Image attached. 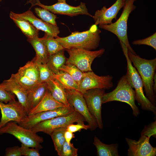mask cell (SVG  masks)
<instances>
[{
  "label": "cell",
  "mask_w": 156,
  "mask_h": 156,
  "mask_svg": "<svg viewBox=\"0 0 156 156\" xmlns=\"http://www.w3.org/2000/svg\"><path fill=\"white\" fill-rule=\"evenodd\" d=\"M135 0H126L123 11L119 18L115 22L106 25H100L99 27L115 35L120 41L126 47L128 51L137 54L130 45L127 36V21L130 14L136 7L133 4Z\"/></svg>",
  "instance_id": "cell-5"
},
{
  "label": "cell",
  "mask_w": 156,
  "mask_h": 156,
  "mask_svg": "<svg viewBox=\"0 0 156 156\" xmlns=\"http://www.w3.org/2000/svg\"><path fill=\"white\" fill-rule=\"evenodd\" d=\"M132 44L134 45H146L150 46L156 50V33L146 38L133 41Z\"/></svg>",
  "instance_id": "cell-34"
},
{
  "label": "cell",
  "mask_w": 156,
  "mask_h": 156,
  "mask_svg": "<svg viewBox=\"0 0 156 156\" xmlns=\"http://www.w3.org/2000/svg\"><path fill=\"white\" fill-rule=\"evenodd\" d=\"M93 144L97 150L98 156H118V144L114 143L107 144L102 142L96 136H95Z\"/></svg>",
  "instance_id": "cell-25"
},
{
  "label": "cell",
  "mask_w": 156,
  "mask_h": 156,
  "mask_svg": "<svg viewBox=\"0 0 156 156\" xmlns=\"http://www.w3.org/2000/svg\"><path fill=\"white\" fill-rule=\"evenodd\" d=\"M75 0V1H76V0Z\"/></svg>",
  "instance_id": "cell-45"
},
{
  "label": "cell",
  "mask_w": 156,
  "mask_h": 156,
  "mask_svg": "<svg viewBox=\"0 0 156 156\" xmlns=\"http://www.w3.org/2000/svg\"><path fill=\"white\" fill-rule=\"evenodd\" d=\"M133 88L125 74L120 78L114 90L104 94L102 104L112 101L125 103L131 107L133 116L137 117L140 112L135 104V93Z\"/></svg>",
  "instance_id": "cell-4"
},
{
  "label": "cell",
  "mask_w": 156,
  "mask_h": 156,
  "mask_svg": "<svg viewBox=\"0 0 156 156\" xmlns=\"http://www.w3.org/2000/svg\"><path fill=\"white\" fill-rule=\"evenodd\" d=\"M125 1L126 0H124Z\"/></svg>",
  "instance_id": "cell-44"
},
{
  "label": "cell",
  "mask_w": 156,
  "mask_h": 156,
  "mask_svg": "<svg viewBox=\"0 0 156 156\" xmlns=\"http://www.w3.org/2000/svg\"><path fill=\"white\" fill-rule=\"evenodd\" d=\"M64 136L65 141L68 144H70L72 139L75 137L73 133L66 130L65 132Z\"/></svg>",
  "instance_id": "cell-40"
},
{
  "label": "cell",
  "mask_w": 156,
  "mask_h": 156,
  "mask_svg": "<svg viewBox=\"0 0 156 156\" xmlns=\"http://www.w3.org/2000/svg\"><path fill=\"white\" fill-rule=\"evenodd\" d=\"M17 73L30 81L37 84L39 83V69L34 59L20 67Z\"/></svg>",
  "instance_id": "cell-24"
},
{
  "label": "cell",
  "mask_w": 156,
  "mask_h": 156,
  "mask_svg": "<svg viewBox=\"0 0 156 156\" xmlns=\"http://www.w3.org/2000/svg\"><path fill=\"white\" fill-rule=\"evenodd\" d=\"M0 86L15 95L27 115L29 112L27 104V90L11 77L0 83Z\"/></svg>",
  "instance_id": "cell-18"
},
{
  "label": "cell",
  "mask_w": 156,
  "mask_h": 156,
  "mask_svg": "<svg viewBox=\"0 0 156 156\" xmlns=\"http://www.w3.org/2000/svg\"><path fill=\"white\" fill-rule=\"evenodd\" d=\"M46 83L47 89L55 100L67 108L71 107L68 101L65 89L57 80L53 77L49 79Z\"/></svg>",
  "instance_id": "cell-20"
},
{
  "label": "cell",
  "mask_w": 156,
  "mask_h": 156,
  "mask_svg": "<svg viewBox=\"0 0 156 156\" xmlns=\"http://www.w3.org/2000/svg\"><path fill=\"white\" fill-rule=\"evenodd\" d=\"M60 70L66 72L69 74L79 86L83 77V73L77 67L71 64H64L60 68Z\"/></svg>",
  "instance_id": "cell-30"
},
{
  "label": "cell",
  "mask_w": 156,
  "mask_h": 156,
  "mask_svg": "<svg viewBox=\"0 0 156 156\" xmlns=\"http://www.w3.org/2000/svg\"><path fill=\"white\" fill-rule=\"evenodd\" d=\"M66 127L58 128L53 131L50 135L53 142L55 149L60 156L63 145L65 141L64 134Z\"/></svg>",
  "instance_id": "cell-28"
},
{
  "label": "cell",
  "mask_w": 156,
  "mask_h": 156,
  "mask_svg": "<svg viewBox=\"0 0 156 156\" xmlns=\"http://www.w3.org/2000/svg\"><path fill=\"white\" fill-rule=\"evenodd\" d=\"M65 49L69 54L66 64L74 65L83 73L92 71L91 65L93 61L101 56L105 51L103 48L94 51L78 49Z\"/></svg>",
  "instance_id": "cell-7"
},
{
  "label": "cell",
  "mask_w": 156,
  "mask_h": 156,
  "mask_svg": "<svg viewBox=\"0 0 156 156\" xmlns=\"http://www.w3.org/2000/svg\"><path fill=\"white\" fill-rule=\"evenodd\" d=\"M53 77L57 80L65 89L79 91V86L72 77L67 73L60 70L54 74Z\"/></svg>",
  "instance_id": "cell-26"
},
{
  "label": "cell",
  "mask_w": 156,
  "mask_h": 156,
  "mask_svg": "<svg viewBox=\"0 0 156 156\" xmlns=\"http://www.w3.org/2000/svg\"><path fill=\"white\" fill-rule=\"evenodd\" d=\"M120 43L127 62V70L126 75L132 87L135 89V100L141 105L142 109L151 112L155 115V105L152 103L144 95L142 79L138 71L133 66L129 58L128 49L121 41H120Z\"/></svg>",
  "instance_id": "cell-3"
},
{
  "label": "cell",
  "mask_w": 156,
  "mask_h": 156,
  "mask_svg": "<svg viewBox=\"0 0 156 156\" xmlns=\"http://www.w3.org/2000/svg\"><path fill=\"white\" fill-rule=\"evenodd\" d=\"M10 16L27 38V39L38 36L39 30L36 29L29 21L21 18L17 14L12 11L10 13Z\"/></svg>",
  "instance_id": "cell-23"
},
{
  "label": "cell",
  "mask_w": 156,
  "mask_h": 156,
  "mask_svg": "<svg viewBox=\"0 0 156 156\" xmlns=\"http://www.w3.org/2000/svg\"><path fill=\"white\" fill-rule=\"evenodd\" d=\"M64 50L49 56L47 64L54 74L60 71V68L66 64L67 59L64 55Z\"/></svg>",
  "instance_id": "cell-27"
},
{
  "label": "cell",
  "mask_w": 156,
  "mask_h": 156,
  "mask_svg": "<svg viewBox=\"0 0 156 156\" xmlns=\"http://www.w3.org/2000/svg\"><path fill=\"white\" fill-rule=\"evenodd\" d=\"M156 121L155 120L148 125H145L142 131L141 135H144L150 138L151 136L156 137Z\"/></svg>",
  "instance_id": "cell-35"
},
{
  "label": "cell",
  "mask_w": 156,
  "mask_h": 156,
  "mask_svg": "<svg viewBox=\"0 0 156 156\" xmlns=\"http://www.w3.org/2000/svg\"><path fill=\"white\" fill-rule=\"evenodd\" d=\"M59 2H66V0H57Z\"/></svg>",
  "instance_id": "cell-42"
},
{
  "label": "cell",
  "mask_w": 156,
  "mask_h": 156,
  "mask_svg": "<svg viewBox=\"0 0 156 156\" xmlns=\"http://www.w3.org/2000/svg\"><path fill=\"white\" fill-rule=\"evenodd\" d=\"M2 0H0V2H1L2 1Z\"/></svg>",
  "instance_id": "cell-43"
},
{
  "label": "cell",
  "mask_w": 156,
  "mask_h": 156,
  "mask_svg": "<svg viewBox=\"0 0 156 156\" xmlns=\"http://www.w3.org/2000/svg\"><path fill=\"white\" fill-rule=\"evenodd\" d=\"M27 3L31 4V7L38 5L54 14H63L70 16L79 14L86 15L92 17L88 12L85 3L81 2L77 6H73L66 2H59L51 5L42 4L39 0H29Z\"/></svg>",
  "instance_id": "cell-10"
},
{
  "label": "cell",
  "mask_w": 156,
  "mask_h": 156,
  "mask_svg": "<svg viewBox=\"0 0 156 156\" xmlns=\"http://www.w3.org/2000/svg\"><path fill=\"white\" fill-rule=\"evenodd\" d=\"M41 38L47 47L49 55L65 49L64 47L57 41L55 38L48 36L45 34L44 37Z\"/></svg>",
  "instance_id": "cell-29"
},
{
  "label": "cell",
  "mask_w": 156,
  "mask_h": 156,
  "mask_svg": "<svg viewBox=\"0 0 156 156\" xmlns=\"http://www.w3.org/2000/svg\"><path fill=\"white\" fill-rule=\"evenodd\" d=\"M15 101L14 94L6 91L0 86V101L7 103Z\"/></svg>",
  "instance_id": "cell-37"
},
{
  "label": "cell",
  "mask_w": 156,
  "mask_h": 156,
  "mask_svg": "<svg viewBox=\"0 0 156 156\" xmlns=\"http://www.w3.org/2000/svg\"><path fill=\"white\" fill-rule=\"evenodd\" d=\"M47 89V83L44 82L39 83L27 90V104L29 112L41 100Z\"/></svg>",
  "instance_id": "cell-21"
},
{
  "label": "cell",
  "mask_w": 156,
  "mask_h": 156,
  "mask_svg": "<svg viewBox=\"0 0 156 156\" xmlns=\"http://www.w3.org/2000/svg\"><path fill=\"white\" fill-rule=\"evenodd\" d=\"M62 107H66L55 100L47 89L41 100L35 107L29 112L27 115H32L39 112L53 110Z\"/></svg>",
  "instance_id": "cell-19"
},
{
  "label": "cell",
  "mask_w": 156,
  "mask_h": 156,
  "mask_svg": "<svg viewBox=\"0 0 156 156\" xmlns=\"http://www.w3.org/2000/svg\"><path fill=\"white\" fill-rule=\"evenodd\" d=\"M17 14L21 18L29 21L38 30L44 31L47 36L55 38L58 37L60 31L57 25L46 22L38 18L30 10Z\"/></svg>",
  "instance_id": "cell-17"
},
{
  "label": "cell",
  "mask_w": 156,
  "mask_h": 156,
  "mask_svg": "<svg viewBox=\"0 0 156 156\" xmlns=\"http://www.w3.org/2000/svg\"><path fill=\"white\" fill-rule=\"evenodd\" d=\"M8 133L14 136L22 144L29 147L42 148L40 144L44 141L43 138L30 129L17 125L15 122L10 121L0 128V135Z\"/></svg>",
  "instance_id": "cell-6"
},
{
  "label": "cell",
  "mask_w": 156,
  "mask_h": 156,
  "mask_svg": "<svg viewBox=\"0 0 156 156\" xmlns=\"http://www.w3.org/2000/svg\"><path fill=\"white\" fill-rule=\"evenodd\" d=\"M129 146L127 155L128 156H155L156 147H153L149 142L150 138L144 135H141L139 140L136 141L126 138Z\"/></svg>",
  "instance_id": "cell-15"
},
{
  "label": "cell",
  "mask_w": 156,
  "mask_h": 156,
  "mask_svg": "<svg viewBox=\"0 0 156 156\" xmlns=\"http://www.w3.org/2000/svg\"><path fill=\"white\" fill-rule=\"evenodd\" d=\"M78 149L75 148L73 144H68L66 141L62 147L60 156H77Z\"/></svg>",
  "instance_id": "cell-33"
},
{
  "label": "cell",
  "mask_w": 156,
  "mask_h": 156,
  "mask_svg": "<svg viewBox=\"0 0 156 156\" xmlns=\"http://www.w3.org/2000/svg\"><path fill=\"white\" fill-rule=\"evenodd\" d=\"M88 129H90L89 126L88 125H85L84 122L77 123L76 124L72 123L66 127V130L73 133L80 131L82 129L87 130Z\"/></svg>",
  "instance_id": "cell-38"
},
{
  "label": "cell",
  "mask_w": 156,
  "mask_h": 156,
  "mask_svg": "<svg viewBox=\"0 0 156 156\" xmlns=\"http://www.w3.org/2000/svg\"><path fill=\"white\" fill-rule=\"evenodd\" d=\"M0 109L1 114L0 128L10 121L19 123L27 116L23 107L18 101H15L8 104L0 101Z\"/></svg>",
  "instance_id": "cell-13"
},
{
  "label": "cell",
  "mask_w": 156,
  "mask_h": 156,
  "mask_svg": "<svg viewBox=\"0 0 156 156\" xmlns=\"http://www.w3.org/2000/svg\"><path fill=\"white\" fill-rule=\"evenodd\" d=\"M156 73H155L153 79V91L156 94Z\"/></svg>",
  "instance_id": "cell-41"
},
{
  "label": "cell",
  "mask_w": 156,
  "mask_h": 156,
  "mask_svg": "<svg viewBox=\"0 0 156 156\" xmlns=\"http://www.w3.org/2000/svg\"><path fill=\"white\" fill-rule=\"evenodd\" d=\"M74 111L73 107H62L43 112L32 115H27L23 121L18 124L24 128L30 129L40 122L55 117L67 115Z\"/></svg>",
  "instance_id": "cell-14"
},
{
  "label": "cell",
  "mask_w": 156,
  "mask_h": 156,
  "mask_svg": "<svg viewBox=\"0 0 156 156\" xmlns=\"http://www.w3.org/2000/svg\"><path fill=\"white\" fill-rule=\"evenodd\" d=\"M83 116L74 111L66 115L55 117L40 122L31 128V130L37 133L42 132L50 135L54 130L63 127H66L75 122H84Z\"/></svg>",
  "instance_id": "cell-8"
},
{
  "label": "cell",
  "mask_w": 156,
  "mask_h": 156,
  "mask_svg": "<svg viewBox=\"0 0 156 156\" xmlns=\"http://www.w3.org/2000/svg\"><path fill=\"white\" fill-rule=\"evenodd\" d=\"M105 89L94 88L88 90L83 94L90 113L95 118L98 127L102 129L103 127L101 116L102 105Z\"/></svg>",
  "instance_id": "cell-11"
},
{
  "label": "cell",
  "mask_w": 156,
  "mask_h": 156,
  "mask_svg": "<svg viewBox=\"0 0 156 156\" xmlns=\"http://www.w3.org/2000/svg\"><path fill=\"white\" fill-rule=\"evenodd\" d=\"M101 32L97 25L94 24L87 31H75L67 36H58L55 38L65 49H78L91 51L99 46Z\"/></svg>",
  "instance_id": "cell-1"
},
{
  "label": "cell",
  "mask_w": 156,
  "mask_h": 156,
  "mask_svg": "<svg viewBox=\"0 0 156 156\" xmlns=\"http://www.w3.org/2000/svg\"><path fill=\"white\" fill-rule=\"evenodd\" d=\"M5 156H21L22 155L21 147L14 146L7 148L5 149Z\"/></svg>",
  "instance_id": "cell-39"
},
{
  "label": "cell",
  "mask_w": 156,
  "mask_h": 156,
  "mask_svg": "<svg viewBox=\"0 0 156 156\" xmlns=\"http://www.w3.org/2000/svg\"><path fill=\"white\" fill-rule=\"evenodd\" d=\"M27 41L36 52V56L34 59L35 62L37 64H47L49 55L47 47L41 38L37 36L27 39Z\"/></svg>",
  "instance_id": "cell-22"
},
{
  "label": "cell",
  "mask_w": 156,
  "mask_h": 156,
  "mask_svg": "<svg viewBox=\"0 0 156 156\" xmlns=\"http://www.w3.org/2000/svg\"><path fill=\"white\" fill-rule=\"evenodd\" d=\"M36 64L39 71V83L46 82L49 79L53 77L54 73L47 64Z\"/></svg>",
  "instance_id": "cell-32"
},
{
  "label": "cell",
  "mask_w": 156,
  "mask_h": 156,
  "mask_svg": "<svg viewBox=\"0 0 156 156\" xmlns=\"http://www.w3.org/2000/svg\"><path fill=\"white\" fill-rule=\"evenodd\" d=\"M68 101L70 107L80 114L88 123L91 130L96 129L98 125L94 117L90 113L83 94L77 90L65 89Z\"/></svg>",
  "instance_id": "cell-9"
},
{
  "label": "cell",
  "mask_w": 156,
  "mask_h": 156,
  "mask_svg": "<svg viewBox=\"0 0 156 156\" xmlns=\"http://www.w3.org/2000/svg\"><path fill=\"white\" fill-rule=\"evenodd\" d=\"M35 12L42 21L55 25H57L56 19V15L51 13L49 10L42 8H35Z\"/></svg>",
  "instance_id": "cell-31"
},
{
  "label": "cell",
  "mask_w": 156,
  "mask_h": 156,
  "mask_svg": "<svg viewBox=\"0 0 156 156\" xmlns=\"http://www.w3.org/2000/svg\"><path fill=\"white\" fill-rule=\"evenodd\" d=\"M22 144L21 146L22 155L25 156H40L39 149L37 148L31 147Z\"/></svg>",
  "instance_id": "cell-36"
},
{
  "label": "cell",
  "mask_w": 156,
  "mask_h": 156,
  "mask_svg": "<svg viewBox=\"0 0 156 156\" xmlns=\"http://www.w3.org/2000/svg\"><path fill=\"white\" fill-rule=\"evenodd\" d=\"M128 55L142 79L146 96L155 105L156 94L153 89V82L156 69V58L151 60L143 58L129 51H128Z\"/></svg>",
  "instance_id": "cell-2"
},
{
  "label": "cell",
  "mask_w": 156,
  "mask_h": 156,
  "mask_svg": "<svg viewBox=\"0 0 156 156\" xmlns=\"http://www.w3.org/2000/svg\"><path fill=\"white\" fill-rule=\"evenodd\" d=\"M111 75L99 76L92 71L83 73V77L79 86V91L83 94L92 89H109L113 86Z\"/></svg>",
  "instance_id": "cell-12"
},
{
  "label": "cell",
  "mask_w": 156,
  "mask_h": 156,
  "mask_svg": "<svg viewBox=\"0 0 156 156\" xmlns=\"http://www.w3.org/2000/svg\"><path fill=\"white\" fill-rule=\"evenodd\" d=\"M124 0H116L111 7L107 8L104 6L101 10H96L92 17L95 25H106L112 23V20L116 19L119 10L125 4Z\"/></svg>",
  "instance_id": "cell-16"
}]
</instances>
